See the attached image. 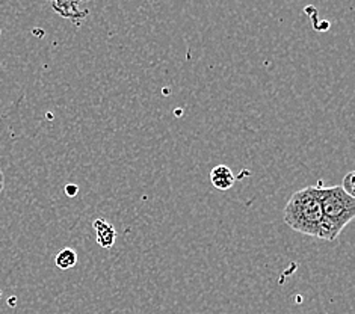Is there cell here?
Wrapping results in <instances>:
<instances>
[{
  "label": "cell",
  "instance_id": "2",
  "mask_svg": "<svg viewBox=\"0 0 355 314\" xmlns=\"http://www.w3.org/2000/svg\"><path fill=\"white\" fill-rule=\"evenodd\" d=\"M327 242H334L355 218V198L342 186L322 188L318 186Z\"/></svg>",
  "mask_w": 355,
  "mask_h": 314
},
{
  "label": "cell",
  "instance_id": "4",
  "mask_svg": "<svg viewBox=\"0 0 355 314\" xmlns=\"http://www.w3.org/2000/svg\"><path fill=\"white\" fill-rule=\"evenodd\" d=\"M210 182L219 191H228L234 186L236 177L227 165H218L210 171Z\"/></svg>",
  "mask_w": 355,
  "mask_h": 314
},
{
  "label": "cell",
  "instance_id": "5",
  "mask_svg": "<svg viewBox=\"0 0 355 314\" xmlns=\"http://www.w3.org/2000/svg\"><path fill=\"white\" fill-rule=\"evenodd\" d=\"M55 263L61 270H69V269L74 268L76 263H78V254H76V251L71 248L61 250L58 252Z\"/></svg>",
  "mask_w": 355,
  "mask_h": 314
},
{
  "label": "cell",
  "instance_id": "6",
  "mask_svg": "<svg viewBox=\"0 0 355 314\" xmlns=\"http://www.w3.org/2000/svg\"><path fill=\"white\" fill-rule=\"evenodd\" d=\"M342 188H343V191H346V192H348L349 195H352V197H354V173L352 171L346 174V177L343 178Z\"/></svg>",
  "mask_w": 355,
  "mask_h": 314
},
{
  "label": "cell",
  "instance_id": "7",
  "mask_svg": "<svg viewBox=\"0 0 355 314\" xmlns=\"http://www.w3.org/2000/svg\"><path fill=\"white\" fill-rule=\"evenodd\" d=\"M78 191H79V188H78V186H67V188H65V192H67V195H69V197H74V195L76 193H78Z\"/></svg>",
  "mask_w": 355,
  "mask_h": 314
},
{
  "label": "cell",
  "instance_id": "3",
  "mask_svg": "<svg viewBox=\"0 0 355 314\" xmlns=\"http://www.w3.org/2000/svg\"><path fill=\"white\" fill-rule=\"evenodd\" d=\"M94 230L97 234V243L101 246V248H112L115 239H116V232L112 224H109L106 219L98 218L94 220Z\"/></svg>",
  "mask_w": 355,
  "mask_h": 314
},
{
  "label": "cell",
  "instance_id": "8",
  "mask_svg": "<svg viewBox=\"0 0 355 314\" xmlns=\"http://www.w3.org/2000/svg\"><path fill=\"white\" fill-rule=\"evenodd\" d=\"M3 189H5V175L2 169H0V193L3 192Z\"/></svg>",
  "mask_w": 355,
  "mask_h": 314
},
{
  "label": "cell",
  "instance_id": "1",
  "mask_svg": "<svg viewBox=\"0 0 355 314\" xmlns=\"http://www.w3.org/2000/svg\"><path fill=\"white\" fill-rule=\"evenodd\" d=\"M284 223L297 233L327 241L318 186L295 192L284 207Z\"/></svg>",
  "mask_w": 355,
  "mask_h": 314
}]
</instances>
